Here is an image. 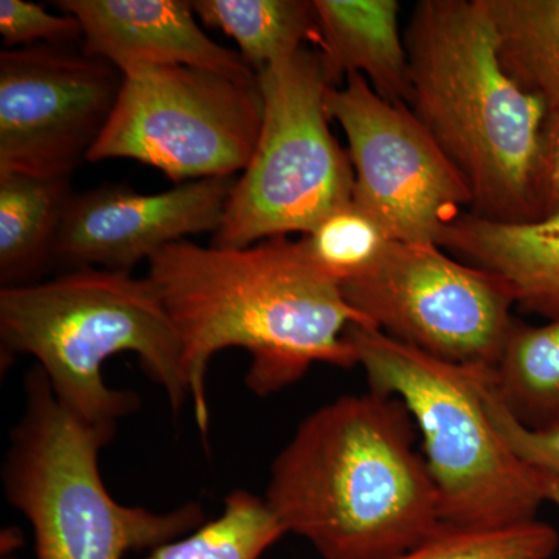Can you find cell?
Masks as SVG:
<instances>
[{
	"instance_id": "cell-1",
	"label": "cell",
	"mask_w": 559,
	"mask_h": 559,
	"mask_svg": "<svg viewBox=\"0 0 559 559\" xmlns=\"http://www.w3.org/2000/svg\"><path fill=\"white\" fill-rule=\"evenodd\" d=\"M146 277L178 331L194 421L205 440L207 371L216 353L246 349V385L270 396L299 382L314 364L358 366L345 333L352 325L373 329L288 237L246 249L173 242L151 257Z\"/></svg>"
},
{
	"instance_id": "cell-2",
	"label": "cell",
	"mask_w": 559,
	"mask_h": 559,
	"mask_svg": "<svg viewBox=\"0 0 559 559\" xmlns=\"http://www.w3.org/2000/svg\"><path fill=\"white\" fill-rule=\"evenodd\" d=\"M414 430L395 396L342 395L300 423L264 500L323 559L400 557L444 530Z\"/></svg>"
},
{
	"instance_id": "cell-21",
	"label": "cell",
	"mask_w": 559,
	"mask_h": 559,
	"mask_svg": "<svg viewBox=\"0 0 559 559\" xmlns=\"http://www.w3.org/2000/svg\"><path fill=\"white\" fill-rule=\"evenodd\" d=\"M299 242L308 260L342 288L371 270L392 240L377 219L352 201L301 235Z\"/></svg>"
},
{
	"instance_id": "cell-4",
	"label": "cell",
	"mask_w": 559,
	"mask_h": 559,
	"mask_svg": "<svg viewBox=\"0 0 559 559\" xmlns=\"http://www.w3.org/2000/svg\"><path fill=\"white\" fill-rule=\"evenodd\" d=\"M0 341L3 356L36 359L64 409L112 436L140 404L134 392L106 384L103 369L114 356H138L173 411L190 400L182 345L159 290L131 272L79 267L0 289Z\"/></svg>"
},
{
	"instance_id": "cell-5",
	"label": "cell",
	"mask_w": 559,
	"mask_h": 559,
	"mask_svg": "<svg viewBox=\"0 0 559 559\" xmlns=\"http://www.w3.org/2000/svg\"><path fill=\"white\" fill-rule=\"evenodd\" d=\"M112 439L64 409L38 366L28 371L2 481L10 506L31 524L36 559H123L204 524L198 503L157 513L117 502L100 473Z\"/></svg>"
},
{
	"instance_id": "cell-9",
	"label": "cell",
	"mask_w": 559,
	"mask_h": 559,
	"mask_svg": "<svg viewBox=\"0 0 559 559\" xmlns=\"http://www.w3.org/2000/svg\"><path fill=\"white\" fill-rule=\"evenodd\" d=\"M341 290L373 329L471 369L495 371L516 323L509 286L439 245L392 241L371 270Z\"/></svg>"
},
{
	"instance_id": "cell-27",
	"label": "cell",
	"mask_w": 559,
	"mask_h": 559,
	"mask_svg": "<svg viewBox=\"0 0 559 559\" xmlns=\"http://www.w3.org/2000/svg\"><path fill=\"white\" fill-rule=\"evenodd\" d=\"M2 559H16L13 557V554H5V555H2Z\"/></svg>"
},
{
	"instance_id": "cell-8",
	"label": "cell",
	"mask_w": 559,
	"mask_h": 559,
	"mask_svg": "<svg viewBox=\"0 0 559 559\" xmlns=\"http://www.w3.org/2000/svg\"><path fill=\"white\" fill-rule=\"evenodd\" d=\"M263 123L259 80L189 66L123 73L116 108L90 162L131 159L178 183L235 178L248 167Z\"/></svg>"
},
{
	"instance_id": "cell-13",
	"label": "cell",
	"mask_w": 559,
	"mask_h": 559,
	"mask_svg": "<svg viewBox=\"0 0 559 559\" xmlns=\"http://www.w3.org/2000/svg\"><path fill=\"white\" fill-rule=\"evenodd\" d=\"M62 13L80 22L83 51L121 73L148 66H189L230 79L257 81L240 51L202 31L186 0H61Z\"/></svg>"
},
{
	"instance_id": "cell-10",
	"label": "cell",
	"mask_w": 559,
	"mask_h": 559,
	"mask_svg": "<svg viewBox=\"0 0 559 559\" xmlns=\"http://www.w3.org/2000/svg\"><path fill=\"white\" fill-rule=\"evenodd\" d=\"M325 108L347 135L353 204L390 240L437 245L440 231L471 210L468 183L409 106L385 100L349 73L326 90Z\"/></svg>"
},
{
	"instance_id": "cell-6",
	"label": "cell",
	"mask_w": 559,
	"mask_h": 559,
	"mask_svg": "<svg viewBox=\"0 0 559 559\" xmlns=\"http://www.w3.org/2000/svg\"><path fill=\"white\" fill-rule=\"evenodd\" d=\"M345 337L370 390L403 401L421 433L444 528L498 530L536 520L546 502L539 474L492 428L477 384L481 369L447 362L378 329L352 325Z\"/></svg>"
},
{
	"instance_id": "cell-19",
	"label": "cell",
	"mask_w": 559,
	"mask_h": 559,
	"mask_svg": "<svg viewBox=\"0 0 559 559\" xmlns=\"http://www.w3.org/2000/svg\"><path fill=\"white\" fill-rule=\"evenodd\" d=\"M492 380L525 426L559 425V319L543 326L514 323Z\"/></svg>"
},
{
	"instance_id": "cell-16",
	"label": "cell",
	"mask_w": 559,
	"mask_h": 559,
	"mask_svg": "<svg viewBox=\"0 0 559 559\" xmlns=\"http://www.w3.org/2000/svg\"><path fill=\"white\" fill-rule=\"evenodd\" d=\"M70 178L0 173V283L32 285L55 261L58 235L73 198Z\"/></svg>"
},
{
	"instance_id": "cell-3",
	"label": "cell",
	"mask_w": 559,
	"mask_h": 559,
	"mask_svg": "<svg viewBox=\"0 0 559 559\" xmlns=\"http://www.w3.org/2000/svg\"><path fill=\"white\" fill-rule=\"evenodd\" d=\"M407 106L468 183L473 215L538 221V175L549 109L499 58L488 0H421L406 35Z\"/></svg>"
},
{
	"instance_id": "cell-20",
	"label": "cell",
	"mask_w": 559,
	"mask_h": 559,
	"mask_svg": "<svg viewBox=\"0 0 559 559\" xmlns=\"http://www.w3.org/2000/svg\"><path fill=\"white\" fill-rule=\"evenodd\" d=\"M285 535L266 500L237 489L224 499L218 518L162 544L145 559H260Z\"/></svg>"
},
{
	"instance_id": "cell-26",
	"label": "cell",
	"mask_w": 559,
	"mask_h": 559,
	"mask_svg": "<svg viewBox=\"0 0 559 559\" xmlns=\"http://www.w3.org/2000/svg\"><path fill=\"white\" fill-rule=\"evenodd\" d=\"M536 473H538V471H536ZM538 474L540 477V487H543L544 500L559 507V479H557V477L546 476V474Z\"/></svg>"
},
{
	"instance_id": "cell-12",
	"label": "cell",
	"mask_w": 559,
	"mask_h": 559,
	"mask_svg": "<svg viewBox=\"0 0 559 559\" xmlns=\"http://www.w3.org/2000/svg\"><path fill=\"white\" fill-rule=\"evenodd\" d=\"M235 178L178 183L159 193L103 186L73 194L55 248V261L79 267L132 272L165 246L215 234Z\"/></svg>"
},
{
	"instance_id": "cell-7",
	"label": "cell",
	"mask_w": 559,
	"mask_h": 559,
	"mask_svg": "<svg viewBox=\"0 0 559 559\" xmlns=\"http://www.w3.org/2000/svg\"><path fill=\"white\" fill-rule=\"evenodd\" d=\"M263 123L255 151L235 180L210 246L246 249L308 234L353 200L355 170L330 130L329 90L318 50L301 49L259 72Z\"/></svg>"
},
{
	"instance_id": "cell-24",
	"label": "cell",
	"mask_w": 559,
	"mask_h": 559,
	"mask_svg": "<svg viewBox=\"0 0 559 559\" xmlns=\"http://www.w3.org/2000/svg\"><path fill=\"white\" fill-rule=\"evenodd\" d=\"M0 36L7 50H16L39 44L68 46L83 40V31L70 14L57 16L25 0H0Z\"/></svg>"
},
{
	"instance_id": "cell-22",
	"label": "cell",
	"mask_w": 559,
	"mask_h": 559,
	"mask_svg": "<svg viewBox=\"0 0 559 559\" xmlns=\"http://www.w3.org/2000/svg\"><path fill=\"white\" fill-rule=\"evenodd\" d=\"M558 547L557 530L535 520L498 530L444 528L393 559H550Z\"/></svg>"
},
{
	"instance_id": "cell-18",
	"label": "cell",
	"mask_w": 559,
	"mask_h": 559,
	"mask_svg": "<svg viewBox=\"0 0 559 559\" xmlns=\"http://www.w3.org/2000/svg\"><path fill=\"white\" fill-rule=\"evenodd\" d=\"M488 5L503 69L559 114V0H488Z\"/></svg>"
},
{
	"instance_id": "cell-17",
	"label": "cell",
	"mask_w": 559,
	"mask_h": 559,
	"mask_svg": "<svg viewBox=\"0 0 559 559\" xmlns=\"http://www.w3.org/2000/svg\"><path fill=\"white\" fill-rule=\"evenodd\" d=\"M198 20L237 43L257 73L314 46L318 17L305 0H194Z\"/></svg>"
},
{
	"instance_id": "cell-25",
	"label": "cell",
	"mask_w": 559,
	"mask_h": 559,
	"mask_svg": "<svg viewBox=\"0 0 559 559\" xmlns=\"http://www.w3.org/2000/svg\"><path fill=\"white\" fill-rule=\"evenodd\" d=\"M538 216L539 219L559 216V114L555 112H549L544 124L538 175Z\"/></svg>"
},
{
	"instance_id": "cell-14",
	"label": "cell",
	"mask_w": 559,
	"mask_h": 559,
	"mask_svg": "<svg viewBox=\"0 0 559 559\" xmlns=\"http://www.w3.org/2000/svg\"><path fill=\"white\" fill-rule=\"evenodd\" d=\"M437 245L502 280L521 310L559 319V216L499 223L463 213Z\"/></svg>"
},
{
	"instance_id": "cell-15",
	"label": "cell",
	"mask_w": 559,
	"mask_h": 559,
	"mask_svg": "<svg viewBox=\"0 0 559 559\" xmlns=\"http://www.w3.org/2000/svg\"><path fill=\"white\" fill-rule=\"evenodd\" d=\"M318 47L329 87L360 73L378 95L407 105L409 58L400 32L396 0H312Z\"/></svg>"
},
{
	"instance_id": "cell-23",
	"label": "cell",
	"mask_w": 559,
	"mask_h": 559,
	"mask_svg": "<svg viewBox=\"0 0 559 559\" xmlns=\"http://www.w3.org/2000/svg\"><path fill=\"white\" fill-rule=\"evenodd\" d=\"M492 374L495 371L480 370L477 377L481 404L492 428L525 465L559 479V425L546 429L525 426L500 399Z\"/></svg>"
},
{
	"instance_id": "cell-11",
	"label": "cell",
	"mask_w": 559,
	"mask_h": 559,
	"mask_svg": "<svg viewBox=\"0 0 559 559\" xmlns=\"http://www.w3.org/2000/svg\"><path fill=\"white\" fill-rule=\"evenodd\" d=\"M123 73L68 46L0 53V173L70 178L116 108Z\"/></svg>"
}]
</instances>
